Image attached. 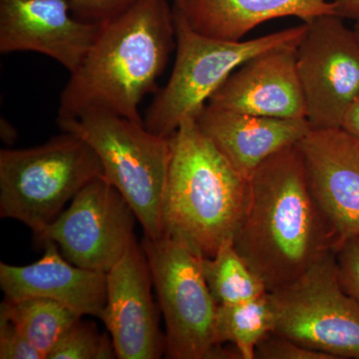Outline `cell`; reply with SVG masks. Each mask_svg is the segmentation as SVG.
Returning a JSON list of instances; mask_svg holds the SVG:
<instances>
[{"instance_id":"cell-1","label":"cell","mask_w":359,"mask_h":359,"mask_svg":"<svg viewBox=\"0 0 359 359\" xmlns=\"http://www.w3.org/2000/svg\"><path fill=\"white\" fill-rule=\"evenodd\" d=\"M233 245L269 292L337 252L297 145L269 157L250 177L249 200Z\"/></svg>"},{"instance_id":"cell-2","label":"cell","mask_w":359,"mask_h":359,"mask_svg":"<svg viewBox=\"0 0 359 359\" xmlns=\"http://www.w3.org/2000/svg\"><path fill=\"white\" fill-rule=\"evenodd\" d=\"M174 49V11L167 0H136L101 25L61 92L57 120L101 111L144 124L139 105L149 94L157 93L158 79Z\"/></svg>"},{"instance_id":"cell-3","label":"cell","mask_w":359,"mask_h":359,"mask_svg":"<svg viewBox=\"0 0 359 359\" xmlns=\"http://www.w3.org/2000/svg\"><path fill=\"white\" fill-rule=\"evenodd\" d=\"M249 200L242 176L196 118H187L171 136V160L162 205V236L180 241L210 259L233 240Z\"/></svg>"},{"instance_id":"cell-4","label":"cell","mask_w":359,"mask_h":359,"mask_svg":"<svg viewBox=\"0 0 359 359\" xmlns=\"http://www.w3.org/2000/svg\"><path fill=\"white\" fill-rule=\"evenodd\" d=\"M176 60L167 84L158 90L146 111L144 125L170 138L187 118L197 117L231 73L262 52L297 45L306 23L241 41L205 36L194 30L181 7L174 4Z\"/></svg>"},{"instance_id":"cell-5","label":"cell","mask_w":359,"mask_h":359,"mask_svg":"<svg viewBox=\"0 0 359 359\" xmlns=\"http://www.w3.org/2000/svg\"><path fill=\"white\" fill-rule=\"evenodd\" d=\"M103 177L93 149L63 132L36 147L0 151V217L34 235L53 223L78 192Z\"/></svg>"},{"instance_id":"cell-6","label":"cell","mask_w":359,"mask_h":359,"mask_svg":"<svg viewBox=\"0 0 359 359\" xmlns=\"http://www.w3.org/2000/svg\"><path fill=\"white\" fill-rule=\"evenodd\" d=\"M57 124L93 149L102 165L103 178L131 205L146 237H162L171 137L158 136L144 124L101 111L57 120Z\"/></svg>"},{"instance_id":"cell-7","label":"cell","mask_w":359,"mask_h":359,"mask_svg":"<svg viewBox=\"0 0 359 359\" xmlns=\"http://www.w3.org/2000/svg\"><path fill=\"white\" fill-rule=\"evenodd\" d=\"M164 316L166 353L170 359H242L235 346L216 337L218 304L203 273L201 259L174 238L144 236L141 243Z\"/></svg>"},{"instance_id":"cell-8","label":"cell","mask_w":359,"mask_h":359,"mask_svg":"<svg viewBox=\"0 0 359 359\" xmlns=\"http://www.w3.org/2000/svg\"><path fill=\"white\" fill-rule=\"evenodd\" d=\"M273 332L335 359H359V302L342 287L337 252L273 290Z\"/></svg>"},{"instance_id":"cell-9","label":"cell","mask_w":359,"mask_h":359,"mask_svg":"<svg viewBox=\"0 0 359 359\" xmlns=\"http://www.w3.org/2000/svg\"><path fill=\"white\" fill-rule=\"evenodd\" d=\"M137 217L122 194L103 177L87 184L53 223L34 235L53 242L74 266L107 273L132 243Z\"/></svg>"},{"instance_id":"cell-10","label":"cell","mask_w":359,"mask_h":359,"mask_svg":"<svg viewBox=\"0 0 359 359\" xmlns=\"http://www.w3.org/2000/svg\"><path fill=\"white\" fill-rule=\"evenodd\" d=\"M306 23L297 65L311 129L340 128L359 96V40L344 18L327 14Z\"/></svg>"},{"instance_id":"cell-11","label":"cell","mask_w":359,"mask_h":359,"mask_svg":"<svg viewBox=\"0 0 359 359\" xmlns=\"http://www.w3.org/2000/svg\"><path fill=\"white\" fill-rule=\"evenodd\" d=\"M107 301L101 320L114 344L117 358L158 359L166 353L160 328V306L145 252L135 240L106 273Z\"/></svg>"},{"instance_id":"cell-12","label":"cell","mask_w":359,"mask_h":359,"mask_svg":"<svg viewBox=\"0 0 359 359\" xmlns=\"http://www.w3.org/2000/svg\"><path fill=\"white\" fill-rule=\"evenodd\" d=\"M297 146L337 252L359 235V140L341 128L311 129Z\"/></svg>"},{"instance_id":"cell-13","label":"cell","mask_w":359,"mask_h":359,"mask_svg":"<svg viewBox=\"0 0 359 359\" xmlns=\"http://www.w3.org/2000/svg\"><path fill=\"white\" fill-rule=\"evenodd\" d=\"M101 25L75 18L68 0H0V52L43 54L74 72Z\"/></svg>"},{"instance_id":"cell-14","label":"cell","mask_w":359,"mask_h":359,"mask_svg":"<svg viewBox=\"0 0 359 359\" xmlns=\"http://www.w3.org/2000/svg\"><path fill=\"white\" fill-rule=\"evenodd\" d=\"M297 45L269 49L250 58L224 80L208 105L264 117L306 119Z\"/></svg>"},{"instance_id":"cell-15","label":"cell","mask_w":359,"mask_h":359,"mask_svg":"<svg viewBox=\"0 0 359 359\" xmlns=\"http://www.w3.org/2000/svg\"><path fill=\"white\" fill-rule=\"evenodd\" d=\"M42 247L43 256L28 266L0 263V287L6 299H51L79 316L101 320L107 301L106 273L71 264L55 243L45 242Z\"/></svg>"},{"instance_id":"cell-16","label":"cell","mask_w":359,"mask_h":359,"mask_svg":"<svg viewBox=\"0 0 359 359\" xmlns=\"http://www.w3.org/2000/svg\"><path fill=\"white\" fill-rule=\"evenodd\" d=\"M196 120L219 152L247 179L264 161L297 145L311 130L306 119L264 117L208 104Z\"/></svg>"},{"instance_id":"cell-17","label":"cell","mask_w":359,"mask_h":359,"mask_svg":"<svg viewBox=\"0 0 359 359\" xmlns=\"http://www.w3.org/2000/svg\"><path fill=\"white\" fill-rule=\"evenodd\" d=\"M175 4L194 30L229 41H241L266 21L297 18L309 22L335 14L334 4L327 0H175Z\"/></svg>"},{"instance_id":"cell-18","label":"cell","mask_w":359,"mask_h":359,"mask_svg":"<svg viewBox=\"0 0 359 359\" xmlns=\"http://www.w3.org/2000/svg\"><path fill=\"white\" fill-rule=\"evenodd\" d=\"M276 320L275 304L269 292L241 304L218 306L217 341L235 346L242 359H255L256 346L273 332Z\"/></svg>"},{"instance_id":"cell-19","label":"cell","mask_w":359,"mask_h":359,"mask_svg":"<svg viewBox=\"0 0 359 359\" xmlns=\"http://www.w3.org/2000/svg\"><path fill=\"white\" fill-rule=\"evenodd\" d=\"M0 309L8 313L43 359L47 358L61 337L82 318L67 306L41 297L18 301L4 297Z\"/></svg>"},{"instance_id":"cell-20","label":"cell","mask_w":359,"mask_h":359,"mask_svg":"<svg viewBox=\"0 0 359 359\" xmlns=\"http://www.w3.org/2000/svg\"><path fill=\"white\" fill-rule=\"evenodd\" d=\"M208 287L218 306L257 299L269 292L261 278L245 263L233 245L224 241L210 259H201Z\"/></svg>"},{"instance_id":"cell-21","label":"cell","mask_w":359,"mask_h":359,"mask_svg":"<svg viewBox=\"0 0 359 359\" xmlns=\"http://www.w3.org/2000/svg\"><path fill=\"white\" fill-rule=\"evenodd\" d=\"M117 358L110 334H100L91 321L77 320L61 337L46 359H112Z\"/></svg>"},{"instance_id":"cell-22","label":"cell","mask_w":359,"mask_h":359,"mask_svg":"<svg viewBox=\"0 0 359 359\" xmlns=\"http://www.w3.org/2000/svg\"><path fill=\"white\" fill-rule=\"evenodd\" d=\"M255 359H335L276 332H269L255 349Z\"/></svg>"},{"instance_id":"cell-23","label":"cell","mask_w":359,"mask_h":359,"mask_svg":"<svg viewBox=\"0 0 359 359\" xmlns=\"http://www.w3.org/2000/svg\"><path fill=\"white\" fill-rule=\"evenodd\" d=\"M0 358L43 359L30 344L13 318L0 309Z\"/></svg>"},{"instance_id":"cell-24","label":"cell","mask_w":359,"mask_h":359,"mask_svg":"<svg viewBox=\"0 0 359 359\" xmlns=\"http://www.w3.org/2000/svg\"><path fill=\"white\" fill-rule=\"evenodd\" d=\"M136 0H68L71 11L78 20L104 25L114 20Z\"/></svg>"},{"instance_id":"cell-25","label":"cell","mask_w":359,"mask_h":359,"mask_svg":"<svg viewBox=\"0 0 359 359\" xmlns=\"http://www.w3.org/2000/svg\"><path fill=\"white\" fill-rule=\"evenodd\" d=\"M337 264L342 287L359 302V235L337 250Z\"/></svg>"},{"instance_id":"cell-26","label":"cell","mask_w":359,"mask_h":359,"mask_svg":"<svg viewBox=\"0 0 359 359\" xmlns=\"http://www.w3.org/2000/svg\"><path fill=\"white\" fill-rule=\"evenodd\" d=\"M340 128L359 140V96L347 109Z\"/></svg>"},{"instance_id":"cell-27","label":"cell","mask_w":359,"mask_h":359,"mask_svg":"<svg viewBox=\"0 0 359 359\" xmlns=\"http://www.w3.org/2000/svg\"><path fill=\"white\" fill-rule=\"evenodd\" d=\"M335 14L346 20H359V0H332Z\"/></svg>"},{"instance_id":"cell-28","label":"cell","mask_w":359,"mask_h":359,"mask_svg":"<svg viewBox=\"0 0 359 359\" xmlns=\"http://www.w3.org/2000/svg\"><path fill=\"white\" fill-rule=\"evenodd\" d=\"M353 29L359 40V20H355V23H354V27L353 28Z\"/></svg>"}]
</instances>
